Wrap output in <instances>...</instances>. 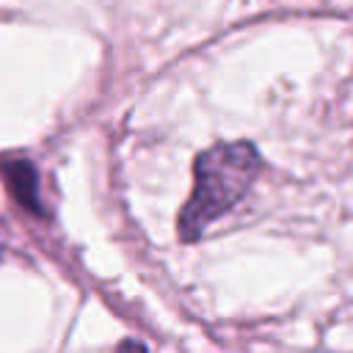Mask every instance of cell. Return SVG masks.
<instances>
[{
	"label": "cell",
	"instance_id": "3",
	"mask_svg": "<svg viewBox=\"0 0 353 353\" xmlns=\"http://www.w3.org/2000/svg\"><path fill=\"white\" fill-rule=\"evenodd\" d=\"M116 353H149L138 339H124L119 347H116Z\"/></svg>",
	"mask_w": 353,
	"mask_h": 353
},
{
	"label": "cell",
	"instance_id": "2",
	"mask_svg": "<svg viewBox=\"0 0 353 353\" xmlns=\"http://www.w3.org/2000/svg\"><path fill=\"white\" fill-rule=\"evenodd\" d=\"M3 176H6V182H8V188H11V193H14L25 207H30L33 212L41 210L39 196H36V171H33V165H30L28 160L6 163V165H3Z\"/></svg>",
	"mask_w": 353,
	"mask_h": 353
},
{
	"label": "cell",
	"instance_id": "1",
	"mask_svg": "<svg viewBox=\"0 0 353 353\" xmlns=\"http://www.w3.org/2000/svg\"><path fill=\"white\" fill-rule=\"evenodd\" d=\"M262 168L256 146L248 141L218 143L196 157L193 193L179 215V237L199 240L204 229L226 215L251 188Z\"/></svg>",
	"mask_w": 353,
	"mask_h": 353
}]
</instances>
